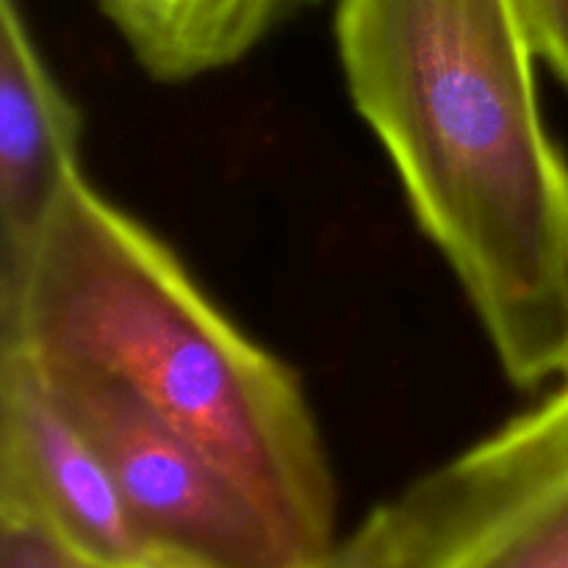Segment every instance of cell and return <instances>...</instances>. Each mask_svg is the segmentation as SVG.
<instances>
[{
	"label": "cell",
	"mask_w": 568,
	"mask_h": 568,
	"mask_svg": "<svg viewBox=\"0 0 568 568\" xmlns=\"http://www.w3.org/2000/svg\"><path fill=\"white\" fill-rule=\"evenodd\" d=\"M347 89L519 388L568 375V161L514 0H338Z\"/></svg>",
	"instance_id": "cell-1"
},
{
	"label": "cell",
	"mask_w": 568,
	"mask_h": 568,
	"mask_svg": "<svg viewBox=\"0 0 568 568\" xmlns=\"http://www.w3.org/2000/svg\"><path fill=\"white\" fill-rule=\"evenodd\" d=\"M0 349L122 383L231 471L305 560L336 547V483L297 375L87 175L0 311Z\"/></svg>",
	"instance_id": "cell-2"
},
{
	"label": "cell",
	"mask_w": 568,
	"mask_h": 568,
	"mask_svg": "<svg viewBox=\"0 0 568 568\" xmlns=\"http://www.w3.org/2000/svg\"><path fill=\"white\" fill-rule=\"evenodd\" d=\"M347 568H568V375L336 544Z\"/></svg>",
	"instance_id": "cell-3"
},
{
	"label": "cell",
	"mask_w": 568,
	"mask_h": 568,
	"mask_svg": "<svg viewBox=\"0 0 568 568\" xmlns=\"http://www.w3.org/2000/svg\"><path fill=\"white\" fill-rule=\"evenodd\" d=\"M39 372L111 466L144 558L183 568L311 564L231 471L122 383L83 369Z\"/></svg>",
	"instance_id": "cell-4"
},
{
	"label": "cell",
	"mask_w": 568,
	"mask_h": 568,
	"mask_svg": "<svg viewBox=\"0 0 568 568\" xmlns=\"http://www.w3.org/2000/svg\"><path fill=\"white\" fill-rule=\"evenodd\" d=\"M0 497L26 499L94 564L144 560L111 466L22 349H0Z\"/></svg>",
	"instance_id": "cell-5"
},
{
	"label": "cell",
	"mask_w": 568,
	"mask_h": 568,
	"mask_svg": "<svg viewBox=\"0 0 568 568\" xmlns=\"http://www.w3.org/2000/svg\"><path fill=\"white\" fill-rule=\"evenodd\" d=\"M83 120L39 53L17 0H0V311L81 172Z\"/></svg>",
	"instance_id": "cell-6"
},
{
	"label": "cell",
	"mask_w": 568,
	"mask_h": 568,
	"mask_svg": "<svg viewBox=\"0 0 568 568\" xmlns=\"http://www.w3.org/2000/svg\"><path fill=\"white\" fill-rule=\"evenodd\" d=\"M150 78L183 83L253 53L314 0H98Z\"/></svg>",
	"instance_id": "cell-7"
},
{
	"label": "cell",
	"mask_w": 568,
	"mask_h": 568,
	"mask_svg": "<svg viewBox=\"0 0 568 568\" xmlns=\"http://www.w3.org/2000/svg\"><path fill=\"white\" fill-rule=\"evenodd\" d=\"M0 568H105L78 552L33 505L0 497Z\"/></svg>",
	"instance_id": "cell-8"
},
{
	"label": "cell",
	"mask_w": 568,
	"mask_h": 568,
	"mask_svg": "<svg viewBox=\"0 0 568 568\" xmlns=\"http://www.w3.org/2000/svg\"><path fill=\"white\" fill-rule=\"evenodd\" d=\"M532 50L568 89V0H514Z\"/></svg>",
	"instance_id": "cell-9"
},
{
	"label": "cell",
	"mask_w": 568,
	"mask_h": 568,
	"mask_svg": "<svg viewBox=\"0 0 568 568\" xmlns=\"http://www.w3.org/2000/svg\"><path fill=\"white\" fill-rule=\"evenodd\" d=\"M297 568H347V566H344V560L338 558L336 547H333L331 552H327V555H322V558L311 560V564H303V566H297Z\"/></svg>",
	"instance_id": "cell-10"
},
{
	"label": "cell",
	"mask_w": 568,
	"mask_h": 568,
	"mask_svg": "<svg viewBox=\"0 0 568 568\" xmlns=\"http://www.w3.org/2000/svg\"><path fill=\"white\" fill-rule=\"evenodd\" d=\"M122 568H183V566H178V564H166V560L144 558V560H139V564H131V566H122Z\"/></svg>",
	"instance_id": "cell-11"
}]
</instances>
